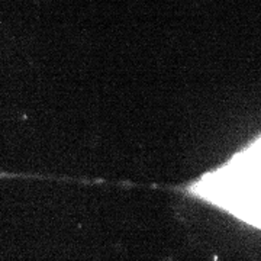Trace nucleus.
Segmentation results:
<instances>
[{
  "label": "nucleus",
  "instance_id": "nucleus-1",
  "mask_svg": "<svg viewBox=\"0 0 261 261\" xmlns=\"http://www.w3.org/2000/svg\"><path fill=\"white\" fill-rule=\"evenodd\" d=\"M18 177H32V176H25V174H15V173L0 171V180H2V178H18Z\"/></svg>",
  "mask_w": 261,
  "mask_h": 261
}]
</instances>
